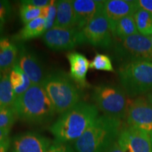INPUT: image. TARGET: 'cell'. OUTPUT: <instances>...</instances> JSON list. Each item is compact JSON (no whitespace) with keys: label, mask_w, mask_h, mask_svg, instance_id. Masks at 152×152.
I'll return each instance as SVG.
<instances>
[{"label":"cell","mask_w":152,"mask_h":152,"mask_svg":"<svg viewBox=\"0 0 152 152\" xmlns=\"http://www.w3.org/2000/svg\"><path fill=\"white\" fill-rule=\"evenodd\" d=\"M99 116V110L94 104L80 102L71 109L61 114L49 127L54 142L68 143L76 141Z\"/></svg>","instance_id":"obj_1"},{"label":"cell","mask_w":152,"mask_h":152,"mask_svg":"<svg viewBox=\"0 0 152 152\" xmlns=\"http://www.w3.org/2000/svg\"><path fill=\"white\" fill-rule=\"evenodd\" d=\"M12 108L17 118L29 124H45L50 122L56 113L42 85H32L15 99Z\"/></svg>","instance_id":"obj_2"},{"label":"cell","mask_w":152,"mask_h":152,"mask_svg":"<svg viewBox=\"0 0 152 152\" xmlns=\"http://www.w3.org/2000/svg\"><path fill=\"white\" fill-rule=\"evenodd\" d=\"M121 120L98 116L74 143L77 152H106L118 140L122 130Z\"/></svg>","instance_id":"obj_3"},{"label":"cell","mask_w":152,"mask_h":152,"mask_svg":"<svg viewBox=\"0 0 152 152\" xmlns=\"http://www.w3.org/2000/svg\"><path fill=\"white\" fill-rule=\"evenodd\" d=\"M56 113L61 114L81 102L82 92L69 75L56 71L47 75L42 83Z\"/></svg>","instance_id":"obj_4"},{"label":"cell","mask_w":152,"mask_h":152,"mask_svg":"<svg viewBox=\"0 0 152 152\" xmlns=\"http://www.w3.org/2000/svg\"><path fill=\"white\" fill-rule=\"evenodd\" d=\"M121 86L127 96L135 98L152 91V62L125 63L118 70Z\"/></svg>","instance_id":"obj_5"},{"label":"cell","mask_w":152,"mask_h":152,"mask_svg":"<svg viewBox=\"0 0 152 152\" xmlns=\"http://www.w3.org/2000/svg\"><path fill=\"white\" fill-rule=\"evenodd\" d=\"M94 105L106 116L125 118L129 100L122 87L112 84L95 87L92 93Z\"/></svg>","instance_id":"obj_6"},{"label":"cell","mask_w":152,"mask_h":152,"mask_svg":"<svg viewBox=\"0 0 152 152\" xmlns=\"http://www.w3.org/2000/svg\"><path fill=\"white\" fill-rule=\"evenodd\" d=\"M113 52L121 64L146 61L152 62V46L149 37L137 33L124 39H114Z\"/></svg>","instance_id":"obj_7"},{"label":"cell","mask_w":152,"mask_h":152,"mask_svg":"<svg viewBox=\"0 0 152 152\" xmlns=\"http://www.w3.org/2000/svg\"><path fill=\"white\" fill-rule=\"evenodd\" d=\"M82 34L85 43L103 49L113 47L114 38L111 26L102 11L88 23L82 30Z\"/></svg>","instance_id":"obj_8"},{"label":"cell","mask_w":152,"mask_h":152,"mask_svg":"<svg viewBox=\"0 0 152 152\" xmlns=\"http://www.w3.org/2000/svg\"><path fill=\"white\" fill-rule=\"evenodd\" d=\"M125 120L128 127L152 132V105L145 96L129 100Z\"/></svg>","instance_id":"obj_9"},{"label":"cell","mask_w":152,"mask_h":152,"mask_svg":"<svg viewBox=\"0 0 152 152\" xmlns=\"http://www.w3.org/2000/svg\"><path fill=\"white\" fill-rule=\"evenodd\" d=\"M42 39L47 47L54 51L70 50L85 43L82 31L77 28L54 27L44 34Z\"/></svg>","instance_id":"obj_10"},{"label":"cell","mask_w":152,"mask_h":152,"mask_svg":"<svg viewBox=\"0 0 152 152\" xmlns=\"http://www.w3.org/2000/svg\"><path fill=\"white\" fill-rule=\"evenodd\" d=\"M18 55L16 64L27 75L33 85H42L45 77V68L37 55L23 43H18Z\"/></svg>","instance_id":"obj_11"},{"label":"cell","mask_w":152,"mask_h":152,"mask_svg":"<svg viewBox=\"0 0 152 152\" xmlns=\"http://www.w3.org/2000/svg\"><path fill=\"white\" fill-rule=\"evenodd\" d=\"M117 142L123 152H152L149 133L134 128L122 129Z\"/></svg>","instance_id":"obj_12"},{"label":"cell","mask_w":152,"mask_h":152,"mask_svg":"<svg viewBox=\"0 0 152 152\" xmlns=\"http://www.w3.org/2000/svg\"><path fill=\"white\" fill-rule=\"evenodd\" d=\"M52 142L39 133L27 132L17 134L11 140L9 152H47Z\"/></svg>","instance_id":"obj_13"},{"label":"cell","mask_w":152,"mask_h":152,"mask_svg":"<svg viewBox=\"0 0 152 152\" xmlns=\"http://www.w3.org/2000/svg\"><path fill=\"white\" fill-rule=\"evenodd\" d=\"M139 9L137 1L129 0H107L104 1L102 12L109 20L111 31L116 23L130 15L135 14Z\"/></svg>","instance_id":"obj_14"},{"label":"cell","mask_w":152,"mask_h":152,"mask_svg":"<svg viewBox=\"0 0 152 152\" xmlns=\"http://www.w3.org/2000/svg\"><path fill=\"white\" fill-rule=\"evenodd\" d=\"M75 28L82 31L95 16L103 10L104 1L95 0H73Z\"/></svg>","instance_id":"obj_15"},{"label":"cell","mask_w":152,"mask_h":152,"mask_svg":"<svg viewBox=\"0 0 152 152\" xmlns=\"http://www.w3.org/2000/svg\"><path fill=\"white\" fill-rule=\"evenodd\" d=\"M66 57L70 64V77L78 86H87L86 76L90 64L87 57L76 52H69Z\"/></svg>","instance_id":"obj_16"},{"label":"cell","mask_w":152,"mask_h":152,"mask_svg":"<svg viewBox=\"0 0 152 152\" xmlns=\"http://www.w3.org/2000/svg\"><path fill=\"white\" fill-rule=\"evenodd\" d=\"M18 46L9 37H0V72L10 71L16 64Z\"/></svg>","instance_id":"obj_17"},{"label":"cell","mask_w":152,"mask_h":152,"mask_svg":"<svg viewBox=\"0 0 152 152\" xmlns=\"http://www.w3.org/2000/svg\"><path fill=\"white\" fill-rule=\"evenodd\" d=\"M46 32V20L43 17H39L25 24L18 33L12 37V41L16 44L23 43L25 41L43 36Z\"/></svg>","instance_id":"obj_18"},{"label":"cell","mask_w":152,"mask_h":152,"mask_svg":"<svg viewBox=\"0 0 152 152\" xmlns=\"http://www.w3.org/2000/svg\"><path fill=\"white\" fill-rule=\"evenodd\" d=\"M54 27L75 28V14L71 0L56 1V18Z\"/></svg>","instance_id":"obj_19"},{"label":"cell","mask_w":152,"mask_h":152,"mask_svg":"<svg viewBox=\"0 0 152 152\" xmlns=\"http://www.w3.org/2000/svg\"><path fill=\"white\" fill-rule=\"evenodd\" d=\"M9 78L16 99L23 94L33 85L29 77L17 65L16 63L11 69Z\"/></svg>","instance_id":"obj_20"},{"label":"cell","mask_w":152,"mask_h":152,"mask_svg":"<svg viewBox=\"0 0 152 152\" xmlns=\"http://www.w3.org/2000/svg\"><path fill=\"white\" fill-rule=\"evenodd\" d=\"M137 33H139L134 14L121 18L116 23L112 30L114 39H124Z\"/></svg>","instance_id":"obj_21"},{"label":"cell","mask_w":152,"mask_h":152,"mask_svg":"<svg viewBox=\"0 0 152 152\" xmlns=\"http://www.w3.org/2000/svg\"><path fill=\"white\" fill-rule=\"evenodd\" d=\"M9 73L10 71L4 72L0 79V109L11 107L16 99L9 78Z\"/></svg>","instance_id":"obj_22"},{"label":"cell","mask_w":152,"mask_h":152,"mask_svg":"<svg viewBox=\"0 0 152 152\" xmlns=\"http://www.w3.org/2000/svg\"><path fill=\"white\" fill-rule=\"evenodd\" d=\"M137 31L142 35H152V15L144 9L139 8L134 14Z\"/></svg>","instance_id":"obj_23"},{"label":"cell","mask_w":152,"mask_h":152,"mask_svg":"<svg viewBox=\"0 0 152 152\" xmlns=\"http://www.w3.org/2000/svg\"><path fill=\"white\" fill-rule=\"evenodd\" d=\"M20 5L19 14L24 24H27L36 18L42 17V9L22 2H20Z\"/></svg>","instance_id":"obj_24"},{"label":"cell","mask_w":152,"mask_h":152,"mask_svg":"<svg viewBox=\"0 0 152 152\" xmlns=\"http://www.w3.org/2000/svg\"><path fill=\"white\" fill-rule=\"evenodd\" d=\"M90 68L97 71L114 72L111 58L103 54H96L90 64Z\"/></svg>","instance_id":"obj_25"},{"label":"cell","mask_w":152,"mask_h":152,"mask_svg":"<svg viewBox=\"0 0 152 152\" xmlns=\"http://www.w3.org/2000/svg\"><path fill=\"white\" fill-rule=\"evenodd\" d=\"M42 17L46 20L47 31L54 27L56 18V1H52L50 4L42 9Z\"/></svg>","instance_id":"obj_26"},{"label":"cell","mask_w":152,"mask_h":152,"mask_svg":"<svg viewBox=\"0 0 152 152\" xmlns=\"http://www.w3.org/2000/svg\"><path fill=\"white\" fill-rule=\"evenodd\" d=\"M17 118L12 106L0 109V129L11 128Z\"/></svg>","instance_id":"obj_27"},{"label":"cell","mask_w":152,"mask_h":152,"mask_svg":"<svg viewBox=\"0 0 152 152\" xmlns=\"http://www.w3.org/2000/svg\"><path fill=\"white\" fill-rule=\"evenodd\" d=\"M12 13L11 5L9 1L0 0V22L4 24L10 18Z\"/></svg>","instance_id":"obj_28"},{"label":"cell","mask_w":152,"mask_h":152,"mask_svg":"<svg viewBox=\"0 0 152 152\" xmlns=\"http://www.w3.org/2000/svg\"><path fill=\"white\" fill-rule=\"evenodd\" d=\"M47 152H75V151L68 143L54 142Z\"/></svg>","instance_id":"obj_29"},{"label":"cell","mask_w":152,"mask_h":152,"mask_svg":"<svg viewBox=\"0 0 152 152\" xmlns=\"http://www.w3.org/2000/svg\"><path fill=\"white\" fill-rule=\"evenodd\" d=\"M52 1H49V0H25V1H21L20 2L28 4L34 7H37V8H45L47 6L50 4Z\"/></svg>","instance_id":"obj_30"},{"label":"cell","mask_w":152,"mask_h":152,"mask_svg":"<svg viewBox=\"0 0 152 152\" xmlns=\"http://www.w3.org/2000/svg\"><path fill=\"white\" fill-rule=\"evenodd\" d=\"M139 8L147 11L152 15V0H137Z\"/></svg>","instance_id":"obj_31"},{"label":"cell","mask_w":152,"mask_h":152,"mask_svg":"<svg viewBox=\"0 0 152 152\" xmlns=\"http://www.w3.org/2000/svg\"><path fill=\"white\" fill-rule=\"evenodd\" d=\"M11 140L7 137L0 141V152H8L11 147Z\"/></svg>","instance_id":"obj_32"},{"label":"cell","mask_w":152,"mask_h":152,"mask_svg":"<svg viewBox=\"0 0 152 152\" xmlns=\"http://www.w3.org/2000/svg\"><path fill=\"white\" fill-rule=\"evenodd\" d=\"M106 152H123V151H122V149H121L118 143L116 141L115 143L112 144L109 149L106 150Z\"/></svg>","instance_id":"obj_33"},{"label":"cell","mask_w":152,"mask_h":152,"mask_svg":"<svg viewBox=\"0 0 152 152\" xmlns=\"http://www.w3.org/2000/svg\"><path fill=\"white\" fill-rule=\"evenodd\" d=\"M11 128H3L0 129V141L9 137V134L10 133Z\"/></svg>","instance_id":"obj_34"},{"label":"cell","mask_w":152,"mask_h":152,"mask_svg":"<svg viewBox=\"0 0 152 152\" xmlns=\"http://www.w3.org/2000/svg\"><path fill=\"white\" fill-rule=\"evenodd\" d=\"M145 96H146V98L147 99V100L149 101V103L152 105V91H151V92L148 93V94H147V95H146Z\"/></svg>","instance_id":"obj_35"},{"label":"cell","mask_w":152,"mask_h":152,"mask_svg":"<svg viewBox=\"0 0 152 152\" xmlns=\"http://www.w3.org/2000/svg\"><path fill=\"white\" fill-rule=\"evenodd\" d=\"M2 28H3V23L1 22H0V33H1V31H2Z\"/></svg>","instance_id":"obj_36"},{"label":"cell","mask_w":152,"mask_h":152,"mask_svg":"<svg viewBox=\"0 0 152 152\" xmlns=\"http://www.w3.org/2000/svg\"><path fill=\"white\" fill-rule=\"evenodd\" d=\"M149 38L150 42H151V46H152V35H150V36H149Z\"/></svg>","instance_id":"obj_37"},{"label":"cell","mask_w":152,"mask_h":152,"mask_svg":"<svg viewBox=\"0 0 152 152\" xmlns=\"http://www.w3.org/2000/svg\"><path fill=\"white\" fill-rule=\"evenodd\" d=\"M150 135H151V144H152V132L150 133Z\"/></svg>","instance_id":"obj_38"},{"label":"cell","mask_w":152,"mask_h":152,"mask_svg":"<svg viewBox=\"0 0 152 152\" xmlns=\"http://www.w3.org/2000/svg\"><path fill=\"white\" fill-rule=\"evenodd\" d=\"M1 75H2V73H1V72H0V79H1Z\"/></svg>","instance_id":"obj_39"}]
</instances>
